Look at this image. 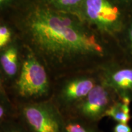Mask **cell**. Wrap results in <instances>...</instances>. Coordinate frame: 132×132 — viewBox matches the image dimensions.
Here are the masks:
<instances>
[{"label":"cell","instance_id":"cell-1","mask_svg":"<svg viewBox=\"0 0 132 132\" xmlns=\"http://www.w3.org/2000/svg\"><path fill=\"white\" fill-rule=\"evenodd\" d=\"M24 29L30 51L47 69L52 83L75 73L97 71L123 58L110 52L95 33L50 11L34 13Z\"/></svg>","mask_w":132,"mask_h":132},{"label":"cell","instance_id":"cell-2","mask_svg":"<svg viewBox=\"0 0 132 132\" xmlns=\"http://www.w3.org/2000/svg\"><path fill=\"white\" fill-rule=\"evenodd\" d=\"M52 85L47 69L29 51L21 57L19 75L7 88V92L9 95L14 96V103L39 101L50 97Z\"/></svg>","mask_w":132,"mask_h":132},{"label":"cell","instance_id":"cell-3","mask_svg":"<svg viewBox=\"0 0 132 132\" xmlns=\"http://www.w3.org/2000/svg\"><path fill=\"white\" fill-rule=\"evenodd\" d=\"M16 116L31 132H61L64 115L50 98L15 103Z\"/></svg>","mask_w":132,"mask_h":132},{"label":"cell","instance_id":"cell-4","mask_svg":"<svg viewBox=\"0 0 132 132\" xmlns=\"http://www.w3.org/2000/svg\"><path fill=\"white\" fill-rule=\"evenodd\" d=\"M98 80L97 71L67 76L53 82L50 98L62 114L66 113L90 92Z\"/></svg>","mask_w":132,"mask_h":132},{"label":"cell","instance_id":"cell-5","mask_svg":"<svg viewBox=\"0 0 132 132\" xmlns=\"http://www.w3.org/2000/svg\"><path fill=\"white\" fill-rule=\"evenodd\" d=\"M118 96L116 92L100 79L83 98L67 113L90 122L98 123L105 118L108 108Z\"/></svg>","mask_w":132,"mask_h":132},{"label":"cell","instance_id":"cell-6","mask_svg":"<svg viewBox=\"0 0 132 132\" xmlns=\"http://www.w3.org/2000/svg\"><path fill=\"white\" fill-rule=\"evenodd\" d=\"M99 78L116 92L119 98L132 102V64L124 58L116 59L97 70Z\"/></svg>","mask_w":132,"mask_h":132},{"label":"cell","instance_id":"cell-7","mask_svg":"<svg viewBox=\"0 0 132 132\" xmlns=\"http://www.w3.org/2000/svg\"><path fill=\"white\" fill-rule=\"evenodd\" d=\"M86 11L88 19L101 32L112 36L121 29L119 11L107 0H86Z\"/></svg>","mask_w":132,"mask_h":132},{"label":"cell","instance_id":"cell-8","mask_svg":"<svg viewBox=\"0 0 132 132\" xmlns=\"http://www.w3.org/2000/svg\"><path fill=\"white\" fill-rule=\"evenodd\" d=\"M21 57L15 46H6L0 50V72L7 88L14 82L19 75Z\"/></svg>","mask_w":132,"mask_h":132},{"label":"cell","instance_id":"cell-9","mask_svg":"<svg viewBox=\"0 0 132 132\" xmlns=\"http://www.w3.org/2000/svg\"><path fill=\"white\" fill-rule=\"evenodd\" d=\"M129 99L118 98L108 108L105 114V117L111 118L116 123L128 124L132 117L130 110Z\"/></svg>","mask_w":132,"mask_h":132},{"label":"cell","instance_id":"cell-10","mask_svg":"<svg viewBox=\"0 0 132 132\" xmlns=\"http://www.w3.org/2000/svg\"><path fill=\"white\" fill-rule=\"evenodd\" d=\"M63 115L64 122L61 132H102L98 123L90 122L70 114Z\"/></svg>","mask_w":132,"mask_h":132},{"label":"cell","instance_id":"cell-11","mask_svg":"<svg viewBox=\"0 0 132 132\" xmlns=\"http://www.w3.org/2000/svg\"><path fill=\"white\" fill-rule=\"evenodd\" d=\"M16 115V105L10 95L0 94V124Z\"/></svg>","mask_w":132,"mask_h":132},{"label":"cell","instance_id":"cell-12","mask_svg":"<svg viewBox=\"0 0 132 132\" xmlns=\"http://www.w3.org/2000/svg\"><path fill=\"white\" fill-rule=\"evenodd\" d=\"M0 132H31L19 119L17 116L0 124Z\"/></svg>","mask_w":132,"mask_h":132},{"label":"cell","instance_id":"cell-13","mask_svg":"<svg viewBox=\"0 0 132 132\" xmlns=\"http://www.w3.org/2000/svg\"><path fill=\"white\" fill-rule=\"evenodd\" d=\"M126 36L128 42V48L127 50L123 52V56L127 61L132 64V23L127 29Z\"/></svg>","mask_w":132,"mask_h":132},{"label":"cell","instance_id":"cell-14","mask_svg":"<svg viewBox=\"0 0 132 132\" xmlns=\"http://www.w3.org/2000/svg\"><path fill=\"white\" fill-rule=\"evenodd\" d=\"M113 132H132V129L128 123H116L113 127Z\"/></svg>","mask_w":132,"mask_h":132},{"label":"cell","instance_id":"cell-15","mask_svg":"<svg viewBox=\"0 0 132 132\" xmlns=\"http://www.w3.org/2000/svg\"><path fill=\"white\" fill-rule=\"evenodd\" d=\"M0 36L11 38V31L6 26H0Z\"/></svg>","mask_w":132,"mask_h":132},{"label":"cell","instance_id":"cell-16","mask_svg":"<svg viewBox=\"0 0 132 132\" xmlns=\"http://www.w3.org/2000/svg\"><path fill=\"white\" fill-rule=\"evenodd\" d=\"M0 94L9 95L7 92V87H6V84H5L4 78H3L1 72H0Z\"/></svg>","mask_w":132,"mask_h":132},{"label":"cell","instance_id":"cell-17","mask_svg":"<svg viewBox=\"0 0 132 132\" xmlns=\"http://www.w3.org/2000/svg\"><path fill=\"white\" fill-rule=\"evenodd\" d=\"M81 0H57L59 4L64 6H73L78 4Z\"/></svg>","mask_w":132,"mask_h":132},{"label":"cell","instance_id":"cell-18","mask_svg":"<svg viewBox=\"0 0 132 132\" xmlns=\"http://www.w3.org/2000/svg\"><path fill=\"white\" fill-rule=\"evenodd\" d=\"M11 38L0 36V50L3 49V48L7 46L11 41Z\"/></svg>","mask_w":132,"mask_h":132},{"label":"cell","instance_id":"cell-19","mask_svg":"<svg viewBox=\"0 0 132 132\" xmlns=\"http://www.w3.org/2000/svg\"><path fill=\"white\" fill-rule=\"evenodd\" d=\"M4 1V0H0V3L2 2V1Z\"/></svg>","mask_w":132,"mask_h":132}]
</instances>
